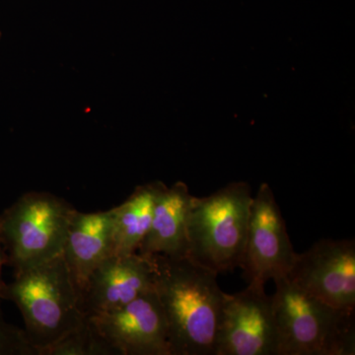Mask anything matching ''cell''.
Instances as JSON below:
<instances>
[{
	"label": "cell",
	"instance_id": "2",
	"mask_svg": "<svg viewBox=\"0 0 355 355\" xmlns=\"http://www.w3.org/2000/svg\"><path fill=\"white\" fill-rule=\"evenodd\" d=\"M0 298L17 306L37 354L76 329L86 315L80 294L62 256L14 273Z\"/></svg>",
	"mask_w": 355,
	"mask_h": 355
},
{
	"label": "cell",
	"instance_id": "1",
	"mask_svg": "<svg viewBox=\"0 0 355 355\" xmlns=\"http://www.w3.org/2000/svg\"><path fill=\"white\" fill-rule=\"evenodd\" d=\"M154 291L164 312L171 355H214L228 294L217 275L189 260L153 256Z\"/></svg>",
	"mask_w": 355,
	"mask_h": 355
},
{
	"label": "cell",
	"instance_id": "16",
	"mask_svg": "<svg viewBox=\"0 0 355 355\" xmlns=\"http://www.w3.org/2000/svg\"><path fill=\"white\" fill-rule=\"evenodd\" d=\"M7 263V254L3 242H2L1 234H0V295H1L2 289L6 286V282L2 279V268Z\"/></svg>",
	"mask_w": 355,
	"mask_h": 355
},
{
	"label": "cell",
	"instance_id": "6",
	"mask_svg": "<svg viewBox=\"0 0 355 355\" xmlns=\"http://www.w3.org/2000/svg\"><path fill=\"white\" fill-rule=\"evenodd\" d=\"M286 221L270 187L261 184L253 198L241 268L251 286L286 277L295 261Z\"/></svg>",
	"mask_w": 355,
	"mask_h": 355
},
{
	"label": "cell",
	"instance_id": "8",
	"mask_svg": "<svg viewBox=\"0 0 355 355\" xmlns=\"http://www.w3.org/2000/svg\"><path fill=\"white\" fill-rule=\"evenodd\" d=\"M287 279L327 304L355 311L354 239H321L297 254Z\"/></svg>",
	"mask_w": 355,
	"mask_h": 355
},
{
	"label": "cell",
	"instance_id": "7",
	"mask_svg": "<svg viewBox=\"0 0 355 355\" xmlns=\"http://www.w3.org/2000/svg\"><path fill=\"white\" fill-rule=\"evenodd\" d=\"M214 355H279V333L272 298L265 287L248 284L228 294Z\"/></svg>",
	"mask_w": 355,
	"mask_h": 355
},
{
	"label": "cell",
	"instance_id": "12",
	"mask_svg": "<svg viewBox=\"0 0 355 355\" xmlns=\"http://www.w3.org/2000/svg\"><path fill=\"white\" fill-rule=\"evenodd\" d=\"M193 197L183 182L166 186L156 202L150 228L137 253L147 257L160 254L168 258H186L187 227Z\"/></svg>",
	"mask_w": 355,
	"mask_h": 355
},
{
	"label": "cell",
	"instance_id": "13",
	"mask_svg": "<svg viewBox=\"0 0 355 355\" xmlns=\"http://www.w3.org/2000/svg\"><path fill=\"white\" fill-rule=\"evenodd\" d=\"M166 184L160 181L137 187L112 210V254L137 253L150 228L156 202Z\"/></svg>",
	"mask_w": 355,
	"mask_h": 355
},
{
	"label": "cell",
	"instance_id": "11",
	"mask_svg": "<svg viewBox=\"0 0 355 355\" xmlns=\"http://www.w3.org/2000/svg\"><path fill=\"white\" fill-rule=\"evenodd\" d=\"M111 254L112 210L85 214L76 209L62 258L80 296L91 273Z\"/></svg>",
	"mask_w": 355,
	"mask_h": 355
},
{
	"label": "cell",
	"instance_id": "17",
	"mask_svg": "<svg viewBox=\"0 0 355 355\" xmlns=\"http://www.w3.org/2000/svg\"><path fill=\"white\" fill-rule=\"evenodd\" d=\"M1 35H2L1 32H0V38H1Z\"/></svg>",
	"mask_w": 355,
	"mask_h": 355
},
{
	"label": "cell",
	"instance_id": "3",
	"mask_svg": "<svg viewBox=\"0 0 355 355\" xmlns=\"http://www.w3.org/2000/svg\"><path fill=\"white\" fill-rule=\"evenodd\" d=\"M252 202L246 182L226 184L207 197H193L186 258L217 275L241 268Z\"/></svg>",
	"mask_w": 355,
	"mask_h": 355
},
{
	"label": "cell",
	"instance_id": "9",
	"mask_svg": "<svg viewBox=\"0 0 355 355\" xmlns=\"http://www.w3.org/2000/svg\"><path fill=\"white\" fill-rule=\"evenodd\" d=\"M88 317L118 355H171L167 323L155 291L118 309Z\"/></svg>",
	"mask_w": 355,
	"mask_h": 355
},
{
	"label": "cell",
	"instance_id": "10",
	"mask_svg": "<svg viewBox=\"0 0 355 355\" xmlns=\"http://www.w3.org/2000/svg\"><path fill=\"white\" fill-rule=\"evenodd\" d=\"M155 263L153 257L139 253L111 254L95 268L81 293L86 316L108 312L154 291Z\"/></svg>",
	"mask_w": 355,
	"mask_h": 355
},
{
	"label": "cell",
	"instance_id": "15",
	"mask_svg": "<svg viewBox=\"0 0 355 355\" xmlns=\"http://www.w3.org/2000/svg\"><path fill=\"white\" fill-rule=\"evenodd\" d=\"M0 355H38L24 329L8 323L0 309Z\"/></svg>",
	"mask_w": 355,
	"mask_h": 355
},
{
	"label": "cell",
	"instance_id": "5",
	"mask_svg": "<svg viewBox=\"0 0 355 355\" xmlns=\"http://www.w3.org/2000/svg\"><path fill=\"white\" fill-rule=\"evenodd\" d=\"M76 209L44 191L21 196L0 216L7 263L14 273L62 256Z\"/></svg>",
	"mask_w": 355,
	"mask_h": 355
},
{
	"label": "cell",
	"instance_id": "4",
	"mask_svg": "<svg viewBox=\"0 0 355 355\" xmlns=\"http://www.w3.org/2000/svg\"><path fill=\"white\" fill-rule=\"evenodd\" d=\"M279 355L355 354L354 311L338 309L292 284L275 280Z\"/></svg>",
	"mask_w": 355,
	"mask_h": 355
},
{
	"label": "cell",
	"instance_id": "14",
	"mask_svg": "<svg viewBox=\"0 0 355 355\" xmlns=\"http://www.w3.org/2000/svg\"><path fill=\"white\" fill-rule=\"evenodd\" d=\"M40 355H118L100 335L90 318L58 342L40 352Z\"/></svg>",
	"mask_w": 355,
	"mask_h": 355
}]
</instances>
